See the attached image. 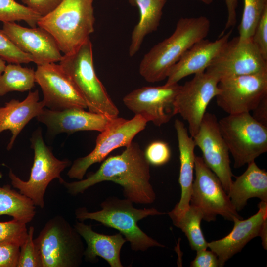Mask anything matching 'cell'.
<instances>
[{
	"label": "cell",
	"instance_id": "cell-1",
	"mask_svg": "<svg viewBox=\"0 0 267 267\" xmlns=\"http://www.w3.org/2000/svg\"><path fill=\"white\" fill-rule=\"evenodd\" d=\"M150 178V164L144 151L137 143L132 142L121 154L103 160L99 169L86 178L70 182L64 180L60 184L68 194L77 196L97 183L111 181L122 187L125 198L149 204L156 199Z\"/></svg>",
	"mask_w": 267,
	"mask_h": 267
},
{
	"label": "cell",
	"instance_id": "cell-2",
	"mask_svg": "<svg viewBox=\"0 0 267 267\" xmlns=\"http://www.w3.org/2000/svg\"><path fill=\"white\" fill-rule=\"evenodd\" d=\"M210 26V21L206 16L180 18L172 34L144 55L139 64L140 75L149 83L167 78L171 68L184 52L207 37Z\"/></svg>",
	"mask_w": 267,
	"mask_h": 267
},
{
	"label": "cell",
	"instance_id": "cell-3",
	"mask_svg": "<svg viewBox=\"0 0 267 267\" xmlns=\"http://www.w3.org/2000/svg\"><path fill=\"white\" fill-rule=\"evenodd\" d=\"M128 199L109 197L100 204L101 209L89 212L85 207L76 209V218L81 222L90 219L100 222L103 225L116 229L129 242L134 251H145L154 247L165 246L147 235L138 226V222L149 216L165 214L154 208L137 209Z\"/></svg>",
	"mask_w": 267,
	"mask_h": 267
},
{
	"label": "cell",
	"instance_id": "cell-4",
	"mask_svg": "<svg viewBox=\"0 0 267 267\" xmlns=\"http://www.w3.org/2000/svg\"><path fill=\"white\" fill-rule=\"evenodd\" d=\"M94 0H62L37 26L50 33L64 54L77 49L94 31Z\"/></svg>",
	"mask_w": 267,
	"mask_h": 267
},
{
	"label": "cell",
	"instance_id": "cell-5",
	"mask_svg": "<svg viewBox=\"0 0 267 267\" xmlns=\"http://www.w3.org/2000/svg\"><path fill=\"white\" fill-rule=\"evenodd\" d=\"M59 65L85 100L89 111L110 118L118 117V108L96 74L90 38L73 52L62 55Z\"/></svg>",
	"mask_w": 267,
	"mask_h": 267
},
{
	"label": "cell",
	"instance_id": "cell-6",
	"mask_svg": "<svg viewBox=\"0 0 267 267\" xmlns=\"http://www.w3.org/2000/svg\"><path fill=\"white\" fill-rule=\"evenodd\" d=\"M34 242L42 267H78L82 263V238L62 215L49 219Z\"/></svg>",
	"mask_w": 267,
	"mask_h": 267
},
{
	"label": "cell",
	"instance_id": "cell-7",
	"mask_svg": "<svg viewBox=\"0 0 267 267\" xmlns=\"http://www.w3.org/2000/svg\"><path fill=\"white\" fill-rule=\"evenodd\" d=\"M30 140L34 156L29 179L22 180L11 169L8 176L14 188L30 198L35 206L43 208L48 185L54 179H58L60 183L64 180L61 173L71 165V162L67 159H58L54 155L52 150L45 144L40 128L34 131Z\"/></svg>",
	"mask_w": 267,
	"mask_h": 267
},
{
	"label": "cell",
	"instance_id": "cell-8",
	"mask_svg": "<svg viewBox=\"0 0 267 267\" xmlns=\"http://www.w3.org/2000/svg\"><path fill=\"white\" fill-rule=\"evenodd\" d=\"M221 134L235 168L254 161L267 151V127L249 112L228 114L218 121Z\"/></svg>",
	"mask_w": 267,
	"mask_h": 267
},
{
	"label": "cell",
	"instance_id": "cell-9",
	"mask_svg": "<svg viewBox=\"0 0 267 267\" xmlns=\"http://www.w3.org/2000/svg\"><path fill=\"white\" fill-rule=\"evenodd\" d=\"M147 121L139 115L131 119L121 117L113 118L107 128L96 138L93 150L87 155L76 159L67 175L70 178L83 179L88 169L93 164L105 160L113 150L126 147L134 137L143 131Z\"/></svg>",
	"mask_w": 267,
	"mask_h": 267
},
{
	"label": "cell",
	"instance_id": "cell-10",
	"mask_svg": "<svg viewBox=\"0 0 267 267\" xmlns=\"http://www.w3.org/2000/svg\"><path fill=\"white\" fill-rule=\"evenodd\" d=\"M194 171L189 205L202 212L203 219L213 221L218 215L232 221L234 218L242 219L218 177L200 156H195Z\"/></svg>",
	"mask_w": 267,
	"mask_h": 267
},
{
	"label": "cell",
	"instance_id": "cell-11",
	"mask_svg": "<svg viewBox=\"0 0 267 267\" xmlns=\"http://www.w3.org/2000/svg\"><path fill=\"white\" fill-rule=\"evenodd\" d=\"M219 80L230 76L267 73V61L252 40L239 36L225 43L205 70Z\"/></svg>",
	"mask_w": 267,
	"mask_h": 267
},
{
	"label": "cell",
	"instance_id": "cell-12",
	"mask_svg": "<svg viewBox=\"0 0 267 267\" xmlns=\"http://www.w3.org/2000/svg\"><path fill=\"white\" fill-rule=\"evenodd\" d=\"M219 81L217 77L206 71L196 74L181 86L176 96L175 114L187 121L192 137L199 130L209 104L220 92Z\"/></svg>",
	"mask_w": 267,
	"mask_h": 267
},
{
	"label": "cell",
	"instance_id": "cell-13",
	"mask_svg": "<svg viewBox=\"0 0 267 267\" xmlns=\"http://www.w3.org/2000/svg\"><path fill=\"white\" fill-rule=\"evenodd\" d=\"M218 86L219 107L228 114L250 113L267 96V73L224 77Z\"/></svg>",
	"mask_w": 267,
	"mask_h": 267
},
{
	"label": "cell",
	"instance_id": "cell-14",
	"mask_svg": "<svg viewBox=\"0 0 267 267\" xmlns=\"http://www.w3.org/2000/svg\"><path fill=\"white\" fill-rule=\"evenodd\" d=\"M181 86L178 83L135 89L123 98L125 106L157 126L168 123L175 115L174 103Z\"/></svg>",
	"mask_w": 267,
	"mask_h": 267
},
{
	"label": "cell",
	"instance_id": "cell-15",
	"mask_svg": "<svg viewBox=\"0 0 267 267\" xmlns=\"http://www.w3.org/2000/svg\"><path fill=\"white\" fill-rule=\"evenodd\" d=\"M193 138L196 146L202 152L204 162L218 177L228 194L233 175L230 167L229 150L221 134L215 114L206 112Z\"/></svg>",
	"mask_w": 267,
	"mask_h": 267
},
{
	"label": "cell",
	"instance_id": "cell-16",
	"mask_svg": "<svg viewBox=\"0 0 267 267\" xmlns=\"http://www.w3.org/2000/svg\"><path fill=\"white\" fill-rule=\"evenodd\" d=\"M35 80L42 89V101L47 108L54 111L87 108L85 100L59 64L37 66Z\"/></svg>",
	"mask_w": 267,
	"mask_h": 267
},
{
	"label": "cell",
	"instance_id": "cell-17",
	"mask_svg": "<svg viewBox=\"0 0 267 267\" xmlns=\"http://www.w3.org/2000/svg\"><path fill=\"white\" fill-rule=\"evenodd\" d=\"M258 207V212L247 219L234 218L233 229L226 236L208 242V248L218 257L220 267L256 237H261L262 245L267 250V202L261 201Z\"/></svg>",
	"mask_w": 267,
	"mask_h": 267
},
{
	"label": "cell",
	"instance_id": "cell-18",
	"mask_svg": "<svg viewBox=\"0 0 267 267\" xmlns=\"http://www.w3.org/2000/svg\"><path fill=\"white\" fill-rule=\"evenodd\" d=\"M2 30L20 50L32 56L37 66L59 62L62 58L55 39L42 27L26 28L13 22L3 23Z\"/></svg>",
	"mask_w": 267,
	"mask_h": 267
},
{
	"label": "cell",
	"instance_id": "cell-19",
	"mask_svg": "<svg viewBox=\"0 0 267 267\" xmlns=\"http://www.w3.org/2000/svg\"><path fill=\"white\" fill-rule=\"evenodd\" d=\"M36 118L46 126L47 134L52 137L63 133L71 134L83 131L101 132L113 119L83 109L54 111L47 108H44Z\"/></svg>",
	"mask_w": 267,
	"mask_h": 267
},
{
	"label": "cell",
	"instance_id": "cell-20",
	"mask_svg": "<svg viewBox=\"0 0 267 267\" xmlns=\"http://www.w3.org/2000/svg\"><path fill=\"white\" fill-rule=\"evenodd\" d=\"M232 30L214 41L203 39L193 44L170 70L165 84L172 85L189 75L205 72L229 40Z\"/></svg>",
	"mask_w": 267,
	"mask_h": 267
},
{
	"label": "cell",
	"instance_id": "cell-21",
	"mask_svg": "<svg viewBox=\"0 0 267 267\" xmlns=\"http://www.w3.org/2000/svg\"><path fill=\"white\" fill-rule=\"evenodd\" d=\"M74 227L87 244L84 257L86 261L95 263L97 257L104 259L111 267H123L120 259L121 249L126 242L119 232L109 235L94 231L91 225L76 221Z\"/></svg>",
	"mask_w": 267,
	"mask_h": 267
},
{
	"label": "cell",
	"instance_id": "cell-22",
	"mask_svg": "<svg viewBox=\"0 0 267 267\" xmlns=\"http://www.w3.org/2000/svg\"><path fill=\"white\" fill-rule=\"evenodd\" d=\"M44 107L39 101V90L30 91L22 101L11 99L0 107V133L9 130L12 134L7 149L13 147L16 138L30 121L37 117Z\"/></svg>",
	"mask_w": 267,
	"mask_h": 267
},
{
	"label": "cell",
	"instance_id": "cell-23",
	"mask_svg": "<svg viewBox=\"0 0 267 267\" xmlns=\"http://www.w3.org/2000/svg\"><path fill=\"white\" fill-rule=\"evenodd\" d=\"M174 127L176 131L179 152L180 171L178 182L181 187L179 201L170 212L180 214L189 206L192 185L194 180L196 146L192 137L189 135L184 123L176 119Z\"/></svg>",
	"mask_w": 267,
	"mask_h": 267
},
{
	"label": "cell",
	"instance_id": "cell-24",
	"mask_svg": "<svg viewBox=\"0 0 267 267\" xmlns=\"http://www.w3.org/2000/svg\"><path fill=\"white\" fill-rule=\"evenodd\" d=\"M246 171L232 182L228 195L237 212L246 205L248 199L258 198L267 202V173L255 161L247 164Z\"/></svg>",
	"mask_w": 267,
	"mask_h": 267
},
{
	"label": "cell",
	"instance_id": "cell-25",
	"mask_svg": "<svg viewBox=\"0 0 267 267\" xmlns=\"http://www.w3.org/2000/svg\"><path fill=\"white\" fill-rule=\"evenodd\" d=\"M139 10V19L131 36L129 54L134 56L139 50L145 37L156 31L167 0H135Z\"/></svg>",
	"mask_w": 267,
	"mask_h": 267
},
{
	"label": "cell",
	"instance_id": "cell-26",
	"mask_svg": "<svg viewBox=\"0 0 267 267\" xmlns=\"http://www.w3.org/2000/svg\"><path fill=\"white\" fill-rule=\"evenodd\" d=\"M35 214L36 206L30 198L12 189L10 185L0 186V215L10 216L27 224Z\"/></svg>",
	"mask_w": 267,
	"mask_h": 267
},
{
	"label": "cell",
	"instance_id": "cell-27",
	"mask_svg": "<svg viewBox=\"0 0 267 267\" xmlns=\"http://www.w3.org/2000/svg\"><path fill=\"white\" fill-rule=\"evenodd\" d=\"M168 215L174 225L184 233L192 250L197 251L207 249L208 242L200 227L203 215L198 208L189 205V207L180 214H175L170 211Z\"/></svg>",
	"mask_w": 267,
	"mask_h": 267
},
{
	"label": "cell",
	"instance_id": "cell-28",
	"mask_svg": "<svg viewBox=\"0 0 267 267\" xmlns=\"http://www.w3.org/2000/svg\"><path fill=\"white\" fill-rule=\"evenodd\" d=\"M36 83L35 71L20 64L9 63L0 75V96L11 91L30 90Z\"/></svg>",
	"mask_w": 267,
	"mask_h": 267
},
{
	"label": "cell",
	"instance_id": "cell-29",
	"mask_svg": "<svg viewBox=\"0 0 267 267\" xmlns=\"http://www.w3.org/2000/svg\"><path fill=\"white\" fill-rule=\"evenodd\" d=\"M267 8V0H244V8L239 25V37L241 39H251Z\"/></svg>",
	"mask_w": 267,
	"mask_h": 267
},
{
	"label": "cell",
	"instance_id": "cell-30",
	"mask_svg": "<svg viewBox=\"0 0 267 267\" xmlns=\"http://www.w3.org/2000/svg\"><path fill=\"white\" fill-rule=\"evenodd\" d=\"M41 15L14 0H0V21L3 23L24 21L31 27L37 26Z\"/></svg>",
	"mask_w": 267,
	"mask_h": 267
},
{
	"label": "cell",
	"instance_id": "cell-31",
	"mask_svg": "<svg viewBox=\"0 0 267 267\" xmlns=\"http://www.w3.org/2000/svg\"><path fill=\"white\" fill-rule=\"evenodd\" d=\"M26 224L14 219L9 221L0 222V242H10L21 246L28 235Z\"/></svg>",
	"mask_w": 267,
	"mask_h": 267
},
{
	"label": "cell",
	"instance_id": "cell-32",
	"mask_svg": "<svg viewBox=\"0 0 267 267\" xmlns=\"http://www.w3.org/2000/svg\"><path fill=\"white\" fill-rule=\"evenodd\" d=\"M0 57L9 63H28L33 62L32 56L20 50L0 30Z\"/></svg>",
	"mask_w": 267,
	"mask_h": 267
},
{
	"label": "cell",
	"instance_id": "cell-33",
	"mask_svg": "<svg viewBox=\"0 0 267 267\" xmlns=\"http://www.w3.org/2000/svg\"><path fill=\"white\" fill-rule=\"evenodd\" d=\"M35 229L31 226L24 243L20 246L17 267H42L41 260L34 242Z\"/></svg>",
	"mask_w": 267,
	"mask_h": 267
},
{
	"label": "cell",
	"instance_id": "cell-34",
	"mask_svg": "<svg viewBox=\"0 0 267 267\" xmlns=\"http://www.w3.org/2000/svg\"><path fill=\"white\" fill-rule=\"evenodd\" d=\"M145 157L150 165L162 166L169 162L171 152L168 144L163 141L150 143L144 151Z\"/></svg>",
	"mask_w": 267,
	"mask_h": 267
},
{
	"label": "cell",
	"instance_id": "cell-35",
	"mask_svg": "<svg viewBox=\"0 0 267 267\" xmlns=\"http://www.w3.org/2000/svg\"><path fill=\"white\" fill-rule=\"evenodd\" d=\"M20 250L18 244L0 242V267H17Z\"/></svg>",
	"mask_w": 267,
	"mask_h": 267
},
{
	"label": "cell",
	"instance_id": "cell-36",
	"mask_svg": "<svg viewBox=\"0 0 267 267\" xmlns=\"http://www.w3.org/2000/svg\"><path fill=\"white\" fill-rule=\"evenodd\" d=\"M252 40L262 57L267 61V8L255 29Z\"/></svg>",
	"mask_w": 267,
	"mask_h": 267
},
{
	"label": "cell",
	"instance_id": "cell-37",
	"mask_svg": "<svg viewBox=\"0 0 267 267\" xmlns=\"http://www.w3.org/2000/svg\"><path fill=\"white\" fill-rule=\"evenodd\" d=\"M29 8L44 16L53 10L62 0H21Z\"/></svg>",
	"mask_w": 267,
	"mask_h": 267
},
{
	"label": "cell",
	"instance_id": "cell-38",
	"mask_svg": "<svg viewBox=\"0 0 267 267\" xmlns=\"http://www.w3.org/2000/svg\"><path fill=\"white\" fill-rule=\"evenodd\" d=\"M191 267H218V257L213 251L207 249L197 251L195 258L191 262Z\"/></svg>",
	"mask_w": 267,
	"mask_h": 267
},
{
	"label": "cell",
	"instance_id": "cell-39",
	"mask_svg": "<svg viewBox=\"0 0 267 267\" xmlns=\"http://www.w3.org/2000/svg\"><path fill=\"white\" fill-rule=\"evenodd\" d=\"M227 10V19L224 30L234 27L237 22L236 9L238 0H224Z\"/></svg>",
	"mask_w": 267,
	"mask_h": 267
},
{
	"label": "cell",
	"instance_id": "cell-40",
	"mask_svg": "<svg viewBox=\"0 0 267 267\" xmlns=\"http://www.w3.org/2000/svg\"><path fill=\"white\" fill-rule=\"evenodd\" d=\"M252 112V116L254 119L267 127V96L260 102Z\"/></svg>",
	"mask_w": 267,
	"mask_h": 267
},
{
	"label": "cell",
	"instance_id": "cell-41",
	"mask_svg": "<svg viewBox=\"0 0 267 267\" xmlns=\"http://www.w3.org/2000/svg\"><path fill=\"white\" fill-rule=\"evenodd\" d=\"M5 67H6L5 61H4L0 57V75L4 71Z\"/></svg>",
	"mask_w": 267,
	"mask_h": 267
},
{
	"label": "cell",
	"instance_id": "cell-42",
	"mask_svg": "<svg viewBox=\"0 0 267 267\" xmlns=\"http://www.w3.org/2000/svg\"><path fill=\"white\" fill-rule=\"evenodd\" d=\"M200 1L201 2H202L203 3L206 4H210L213 2L214 0H198Z\"/></svg>",
	"mask_w": 267,
	"mask_h": 267
},
{
	"label": "cell",
	"instance_id": "cell-43",
	"mask_svg": "<svg viewBox=\"0 0 267 267\" xmlns=\"http://www.w3.org/2000/svg\"><path fill=\"white\" fill-rule=\"evenodd\" d=\"M129 3L134 6H136V3L135 2V0H128Z\"/></svg>",
	"mask_w": 267,
	"mask_h": 267
}]
</instances>
